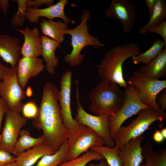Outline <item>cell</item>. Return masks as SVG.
Wrapping results in <instances>:
<instances>
[{
  "mask_svg": "<svg viewBox=\"0 0 166 166\" xmlns=\"http://www.w3.org/2000/svg\"><path fill=\"white\" fill-rule=\"evenodd\" d=\"M58 92L53 83L45 84L38 113L33 121L34 126L42 131L44 142L55 152L67 141L69 131L61 117Z\"/></svg>",
  "mask_w": 166,
  "mask_h": 166,
  "instance_id": "obj_1",
  "label": "cell"
},
{
  "mask_svg": "<svg viewBox=\"0 0 166 166\" xmlns=\"http://www.w3.org/2000/svg\"><path fill=\"white\" fill-rule=\"evenodd\" d=\"M137 44L130 43L115 46L105 53L98 65L99 76L102 82L110 81L120 86L126 88L128 82L124 77L122 66L124 62L130 57L141 53Z\"/></svg>",
  "mask_w": 166,
  "mask_h": 166,
  "instance_id": "obj_2",
  "label": "cell"
},
{
  "mask_svg": "<svg viewBox=\"0 0 166 166\" xmlns=\"http://www.w3.org/2000/svg\"><path fill=\"white\" fill-rule=\"evenodd\" d=\"M88 98L92 113L97 116H114L123 104L124 92L116 83L102 82L90 90Z\"/></svg>",
  "mask_w": 166,
  "mask_h": 166,
  "instance_id": "obj_3",
  "label": "cell"
},
{
  "mask_svg": "<svg viewBox=\"0 0 166 166\" xmlns=\"http://www.w3.org/2000/svg\"><path fill=\"white\" fill-rule=\"evenodd\" d=\"M81 18L79 25L73 29H68L64 32L65 34L71 37L72 49L70 53L64 56L65 61L71 66H78L82 62L84 55L81 53V51L85 47L91 46L98 49L104 46L98 38L91 35L89 32V26L87 22L91 19L90 11L83 10Z\"/></svg>",
  "mask_w": 166,
  "mask_h": 166,
  "instance_id": "obj_4",
  "label": "cell"
},
{
  "mask_svg": "<svg viewBox=\"0 0 166 166\" xmlns=\"http://www.w3.org/2000/svg\"><path fill=\"white\" fill-rule=\"evenodd\" d=\"M166 113L152 108L142 109L138 116L127 125L121 126L113 139L115 143L113 148L119 151L130 140L142 135L154 122L165 119Z\"/></svg>",
  "mask_w": 166,
  "mask_h": 166,
  "instance_id": "obj_5",
  "label": "cell"
},
{
  "mask_svg": "<svg viewBox=\"0 0 166 166\" xmlns=\"http://www.w3.org/2000/svg\"><path fill=\"white\" fill-rule=\"evenodd\" d=\"M67 142V161L76 158L93 147H99L105 143L94 131L79 123L69 130Z\"/></svg>",
  "mask_w": 166,
  "mask_h": 166,
  "instance_id": "obj_6",
  "label": "cell"
},
{
  "mask_svg": "<svg viewBox=\"0 0 166 166\" xmlns=\"http://www.w3.org/2000/svg\"><path fill=\"white\" fill-rule=\"evenodd\" d=\"M138 92L136 87L128 84L124 91V98L121 106L114 116L109 117L108 126L112 139L125 121L140 110L151 108L140 101Z\"/></svg>",
  "mask_w": 166,
  "mask_h": 166,
  "instance_id": "obj_7",
  "label": "cell"
},
{
  "mask_svg": "<svg viewBox=\"0 0 166 166\" xmlns=\"http://www.w3.org/2000/svg\"><path fill=\"white\" fill-rule=\"evenodd\" d=\"M127 82L128 84L137 89L138 97L143 104L156 110H161L156 99L158 94L166 89V80L148 78L144 76L140 69H136L129 78Z\"/></svg>",
  "mask_w": 166,
  "mask_h": 166,
  "instance_id": "obj_8",
  "label": "cell"
},
{
  "mask_svg": "<svg viewBox=\"0 0 166 166\" xmlns=\"http://www.w3.org/2000/svg\"><path fill=\"white\" fill-rule=\"evenodd\" d=\"M76 83L77 113L75 119L79 124L87 126L94 131L103 140L106 146L113 147L115 143L110 136L108 126L109 116L106 115L94 116L87 113L80 103L77 81Z\"/></svg>",
  "mask_w": 166,
  "mask_h": 166,
  "instance_id": "obj_9",
  "label": "cell"
},
{
  "mask_svg": "<svg viewBox=\"0 0 166 166\" xmlns=\"http://www.w3.org/2000/svg\"><path fill=\"white\" fill-rule=\"evenodd\" d=\"M26 92L18 82L17 67H9L0 84V98L6 103L9 109H22L21 101L26 98Z\"/></svg>",
  "mask_w": 166,
  "mask_h": 166,
  "instance_id": "obj_10",
  "label": "cell"
},
{
  "mask_svg": "<svg viewBox=\"0 0 166 166\" xmlns=\"http://www.w3.org/2000/svg\"><path fill=\"white\" fill-rule=\"evenodd\" d=\"M22 109H9L6 114L0 141V149L12 154L14 146L27 119L21 115Z\"/></svg>",
  "mask_w": 166,
  "mask_h": 166,
  "instance_id": "obj_11",
  "label": "cell"
},
{
  "mask_svg": "<svg viewBox=\"0 0 166 166\" xmlns=\"http://www.w3.org/2000/svg\"><path fill=\"white\" fill-rule=\"evenodd\" d=\"M72 73L66 70L60 81V90L58 95L61 117L66 128L70 129L79 123L73 117L71 108V93Z\"/></svg>",
  "mask_w": 166,
  "mask_h": 166,
  "instance_id": "obj_12",
  "label": "cell"
},
{
  "mask_svg": "<svg viewBox=\"0 0 166 166\" xmlns=\"http://www.w3.org/2000/svg\"><path fill=\"white\" fill-rule=\"evenodd\" d=\"M108 18H113L121 23L124 34L131 32L136 16V7L132 2L127 0H112L109 7L105 11Z\"/></svg>",
  "mask_w": 166,
  "mask_h": 166,
  "instance_id": "obj_13",
  "label": "cell"
},
{
  "mask_svg": "<svg viewBox=\"0 0 166 166\" xmlns=\"http://www.w3.org/2000/svg\"><path fill=\"white\" fill-rule=\"evenodd\" d=\"M69 4L67 0H60L57 3L42 9H36L27 7L26 13V20L33 24L38 23L40 17H44L48 20H53L55 18L61 19L63 22L67 25L74 22L67 18L64 13L65 5Z\"/></svg>",
  "mask_w": 166,
  "mask_h": 166,
  "instance_id": "obj_14",
  "label": "cell"
},
{
  "mask_svg": "<svg viewBox=\"0 0 166 166\" xmlns=\"http://www.w3.org/2000/svg\"><path fill=\"white\" fill-rule=\"evenodd\" d=\"M43 60L38 57H23L17 66V78L21 87L24 89L28 80L40 73L44 69Z\"/></svg>",
  "mask_w": 166,
  "mask_h": 166,
  "instance_id": "obj_15",
  "label": "cell"
},
{
  "mask_svg": "<svg viewBox=\"0 0 166 166\" xmlns=\"http://www.w3.org/2000/svg\"><path fill=\"white\" fill-rule=\"evenodd\" d=\"M19 39L15 37L0 34V57L11 67H17L21 55Z\"/></svg>",
  "mask_w": 166,
  "mask_h": 166,
  "instance_id": "obj_16",
  "label": "cell"
},
{
  "mask_svg": "<svg viewBox=\"0 0 166 166\" xmlns=\"http://www.w3.org/2000/svg\"><path fill=\"white\" fill-rule=\"evenodd\" d=\"M24 37L21 55L26 57H38L42 55L41 37L39 30L34 27L30 29L27 27L23 30L17 29Z\"/></svg>",
  "mask_w": 166,
  "mask_h": 166,
  "instance_id": "obj_17",
  "label": "cell"
},
{
  "mask_svg": "<svg viewBox=\"0 0 166 166\" xmlns=\"http://www.w3.org/2000/svg\"><path fill=\"white\" fill-rule=\"evenodd\" d=\"M143 138L141 135L130 140L118 151L123 161L121 166H139L142 164L144 159L141 144Z\"/></svg>",
  "mask_w": 166,
  "mask_h": 166,
  "instance_id": "obj_18",
  "label": "cell"
},
{
  "mask_svg": "<svg viewBox=\"0 0 166 166\" xmlns=\"http://www.w3.org/2000/svg\"><path fill=\"white\" fill-rule=\"evenodd\" d=\"M55 152L44 142L17 155L15 162L18 166H33L43 156Z\"/></svg>",
  "mask_w": 166,
  "mask_h": 166,
  "instance_id": "obj_19",
  "label": "cell"
},
{
  "mask_svg": "<svg viewBox=\"0 0 166 166\" xmlns=\"http://www.w3.org/2000/svg\"><path fill=\"white\" fill-rule=\"evenodd\" d=\"M42 55L45 63L47 71L50 74L55 73V68L57 66L59 60L55 55L57 49L59 47L60 43L46 36L42 35Z\"/></svg>",
  "mask_w": 166,
  "mask_h": 166,
  "instance_id": "obj_20",
  "label": "cell"
},
{
  "mask_svg": "<svg viewBox=\"0 0 166 166\" xmlns=\"http://www.w3.org/2000/svg\"><path fill=\"white\" fill-rule=\"evenodd\" d=\"M140 70L145 76L156 80L166 74V48L156 58L141 67Z\"/></svg>",
  "mask_w": 166,
  "mask_h": 166,
  "instance_id": "obj_21",
  "label": "cell"
},
{
  "mask_svg": "<svg viewBox=\"0 0 166 166\" xmlns=\"http://www.w3.org/2000/svg\"><path fill=\"white\" fill-rule=\"evenodd\" d=\"M40 26L43 34L50 37L60 44L64 41V32L68 29L67 25L64 22L44 19H42Z\"/></svg>",
  "mask_w": 166,
  "mask_h": 166,
  "instance_id": "obj_22",
  "label": "cell"
},
{
  "mask_svg": "<svg viewBox=\"0 0 166 166\" xmlns=\"http://www.w3.org/2000/svg\"><path fill=\"white\" fill-rule=\"evenodd\" d=\"M142 154L145 162L139 166H166L165 149L155 151L152 144L148 142L142 148Z\"/></svg>",
  "mask_w": 166,
  "mask_h": 166,
  "instance_id": "obj_23",
  "label": "cell"
},
{
  "mask_svg": "<svg viewBox=\"0 0 166 166\" xmlns=\"http://www.w3.org/2000/svg\"><path fill=\"white\" fill-rule=\"evenodd\" d=\"M148 22L139 29L141 34H145L157 26L166 19V1L165 0H157L156 4L149 15Z\"/></svg>",
  "mask_w": 166,
  "mask_h": 166,
  "instance_id": "obj_24",
  "label": "cell"
},
{
  "mask_svg": "<svg viewBox=\"0 0 166 166\" xmlns=\"http://www.w3.org/2000/svg\"><path fill=\"white\" fill-rule=\"evenodd\" d=\"M44 142L43 137H34L26 129H21L13 148L12 154L16 156L20 153Z\"/></svg>",
  "mask_w": 166,
  "mask_h": 166,
  "instance_id": "obj_25",
  "label": "cell"
},
{
  "mask_svg": "<svg viewBox=\"0 0 166 166\" xmlns=\"http://www.w3.org/2000/svg\"><path fill=\"white\" fill-rule=\"evenodd\" d=\"M166 46L164 41L160 39H155L152 45L147 51L132 57L133 63L147 64L157 57Z\"/></svg>",
  "mask_w": 166,
  "mask_h": 166,
  "instance_id": "obj_26",
  "label": "cell"
},
{
  "mask_svg": "<svg viewBox=\"0 0 166 166\" xmlns=\"http://www.w3.org/2000/svg\"><path fill=\"white\" fill-rule=\"evenodd\" d=\"M66 150V141L54 153L46 155L42 157L35 166H58L61 163L67 161Z\"/></svg>",
  "mask_w": 166,
  "mask_h": 166,
  "instance_id": "obj_27",
  "label": "cell"
},
{
  "mask_svg": "<svg viewBox=\"0 0 166 166\" xmlns=\"http://www.w3.org/2000/svg\"><path fill=\"white\" fill-rule=\"evenodd\" d=\"M90 149L101 155L109 166H121L122 164L123 161L118 151L113 147L103 145L99 147H92Z\"/></svg>",
  "mask_w": 166,
  "mask_h": 166,
  "instance_id": "obj_28",
  "label": "cell"
},
{
  "mask_svg": "<svg viewBox=\"0 0 166 166\" xmlns=\"http://www.w3.org/2000/svg\"><path fill=\"white\" fill-rule=\"evenodd\" d=\"M105 160L99 153L91 150L71 160L61 163L58 166H86L89 162L94 160Z\"/></svg>",
  "mask_w": 166,
  "mask_h": 166,
  "instance_id": "obj_29",
  "label": "cell"
},
{
  "mask_svg": "<svg viewBox=\"0 0 166 166\" xmlns=\"http://www.w3.org/2000/svg\"><path fill=\"white\" fill-rule=\"evenodd\" d=\"M17 3L18 5L17 11L13 16L11 20V25L14 27H21L25 24L26 18L27 11V0H12Z\"/></svg>",
  "mask_w": 166,
  "mask_h": 166,
  "instance_id": "obj_30",
  "label": "cell"
},
{
  "mask_svg": "<svg viewBox=\"0 0 166 166\" xmlns=\"http://www.w3.org/2000/svg\"><path fill=\"white\" fill-rule=\"evenodd\" d=\"M38 108L36 103L30 101L23 104L21 112L22 116L26 119H35L39 112Z\"/></svg>",
  "mask_w": 166,
  "mask_h": 166,
  "instance_id": "obj_31",
  "label": "cell"
},
{
  "mask_svg": "<svg viewBox=\"0 0 166 166\" xmlns=\"http://www.w3.org/2000/svg\"><path fill=\"white\" fill-rule=\"evenodd\" d=\"M16 157L8 152L0 149V166L15 162Z\"/></svg>",
  "mask_w": 166,
  "mask_h": 166,
  "instance_id": "obj_32",
  "label": "cell"
},
{
  "mask_svg": "<svg viewBox=\"0 0 166 166\" xmlns=\"http://www.w3.org/2000/svg\"><path fill=\"white\" fill-rule=\"evenodd\" d=\"M54 0H27V7L38 9L42 5L45 4L48 6L52 5Z\"/></svg>",
  "mask_w": 166,
  "mask_h": 166,
  "instance_id": "obj_33",
  "label": "cell"
},
{
  "mask_svg": "<svg viewBox=\"0 0 166 166\" xmlns=\"http://www.w3.org/2000/svg\"><path fill=\"white\" fill-rule=\"evenodd\" d=\"M149 32L156 33L163 38L164 42L166 45V21L150 30Z\"/></svg>",
  "mask_w": 166,
  "mask_h": 166,
  "instance_id": "obj_34",
  "label": "cell"
},
{
  "mask_svg": "<svg viewBox=\"0 0 166 166\" xmlns=\"http://www.w3.org/2000/svg\"><path fill=\"white\" fill-rule=\"evenodd\" d=\"M156 101L160 108L161 110L164 112L166 108V89L163 90L162 93L160 95L157 96Z\"/></svg>",
  "mask_w": 166,
  "mask_h": 166,
  "instance_id": "obj_35",
  "label": "cell"
},
{
  "mask_svg": "<svg viewBox=\"0 0 166 166\" xmlns=\"http://www.w3.org/2000/svg\"><path fill=\"white\" fill-rule=\"evenodd\" d=\"M9 109L5 101L0 98V141L1 138L0 129L2 121L4 116L6 115Z\"/></svg>",
  "mask_w": 166,
  "mask_h": 166,
  "instance_id": "obj_36",
  "label": "cell"
},
{
  "mask_svg": "<svg viewBox=\"0 0 166 166\" xmlns=\"http://www.w3.org/2000/svg\"><path fill=\"white\" fill-rule=\"evenodd\" d=\"M153 138L154 141L157 143L162 142L165 139L160 131L159 130H157L155 132Z\"/></svg>",
  "mask_w": 166,
  "mask_h": 166,
  "instance_id": "obj_37",
  "label": "cell"
},
{
  "mask_svg": "<svg viewBox=\"0 0 166 166\" xmlns=\"http://www.w3.org/2000/svg\"><path fill=\"white\" fill-rule=\"evenodd\" d=\"M144 2L148 9L150 15L156 4L157 0H145Z\"/></svg>",
  "mask_w": 166,
  "mask_h": 166,
  "instance_id": "obj_38",
  "label": "cell"
},
{
  "mask_svg": "<svg viewBox=\"0 0 166 166\" xmlns=\"http://www.w3.org/2000/svg\"><path fill=\"white\" fill-rule=\"evenodd\" d=\"M9 6L8 0H0V9L1 10L5 15L7 14V10Z\"/></svg>",
  "mask_w": 166,
  "mask_h": 166,
  "instance_id": "obj_39",
  "label": "cell"
},
{
  "mask_svg": "<svg viewBox=\"0 0 166 166\" xmlns=\"http://www.w3.org/2000/svg\"><path fill=\"white\" fill-rule=\"evenodd\" d=\"M8 67L0 62V84L2 81L5 73Z\"/></svg>",
  "mask_w": 166,
  "mask_h": 166,
  "instance_id": "obj_40",
  "label": "cell"
},
{
  "mask_svg": "<svg viewBox=\"0 0 166 166\" xmlns=\"http://www.w3.org/2000/svg\"><path fill=\"white\" fill-rule=\"evenodd\" d=\"M88 166H109L106 161L104 160H101V162L97 164L92 163L90 164Z\"/></svg>",
  "mask_w": 166,
  "mask_h": 166,
  "instance_id": "obj_41",
  "label": "cell"
},
{
  "mask_svg": "<svg viewBox=\"0 0 166 166\" xmlns=\"http://www.w3.org/2000/svg\"><path fill=\"white\" fill-rule=\"evenodd\" d=\"M160 124L159 125V127L161 128L160 131L162 134L164 136V139L166 138V128L163 126V124L162 121H160Z\"/></svg>",
  "mask_w": 166,
  "mask_h": 166,
  "instance_id": "obj_42",
  "label": "cell"
},
{
  "mask_svg": "<svg viewBox=\"0 0 166 166\" xmlns=\"http://www.w3.org/2000/svg\"><path fill=\"white\" fill-rule=\"evenodd\" d=\"M26 96L28 97H31L33 94V91L31 88L30 87H28L27 89L26 92Z\"/></svg>",
  "mask_w": 166,
  "mask_h": 166,
  "instance_id": "obj_43",
  "label": "cell"
},
{
  "mask_svg": "<svg viewBox=\"0 0 166 166\" xmlns=\"http://www.w3.org/2000/svg\"><path fill=\"white\" fill-rule=\"evenodd\" d=\"M3 166H18V165L16 162H14L6 164Z\"/></svg>",
  "mask_w": 166,
  "mask_h": 166,
  "instance_id": "obj_44",
  "label": "cell"
},
{
  "mask_svg": "<svg viewBox=\"0 0 166 166\" xmlns=\"http://www.w3.org/2000/svg\"></svg>",
  "mask_w": 166,
  "mask_h": 166,
  "instance_id": "obj_45",
  "label": "cell"
}]
</instances>
